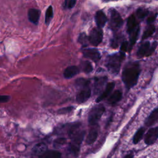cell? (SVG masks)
<instances>
[{
	"label": "cell",
	"instance_id": "23",
	"mask_svg": "<svg viewBox=\"0 0 158 158\" xmlns=\"http://www.w3.org/2000/svg\"><path fill=\"white\" fill-rule=\"evenodd\" d=\"M144 133V128L143 127H141L137 130L133 139V141L134 144H137L138 142H139V141L142 139Z\"/></svg>",
	"mask_w": 158,
	"mask_h": 158
},
{
	"label": "cell",
	"instance_id": "10",
	"mask_svg": "<svg viewBox=\"0 0 158 158\" xmlns=\"http://www.w3.org/2000/svg\"><path fill=\"white\" fill-rule=\"evenodd\" d=\"M83 54L85 57L88 58L95 62H98L101 59V54L96 49L94 48H88L83 49Z\"/></svg>",
	"mask_w": 158,
	"mask_h": 158
},
{
	"label": "cell",
	"instance_id": "19",
	"mask_svg": "<svg viewBox=\"0 0 158 158\" xmlns=\"http://www.w3.org/2000/svg\"><path fill=\"white\" fill-rule=\"evenodd\" d=\"M139 27L138 25L133 30H132L130 33H129L130 34V43H129L130 44H128L129 50H131L133 46L135 43L139 34Z\"/></svg>",
	"mask_w": 158,
	"mask_h": 158
},
{
	"label": "cell",
	"instance_id": "18",
	"mask_svg": "<svg viewBox=\"0 0 158 158\" xmlns=\"http://www.w3.org/2000/svg\"><path fill=\"white\" fill-rule=\"evenodd\" d=\"M106 80H107V78L105 77L95 78L94 86V91L95 94H97L99 91H101V90L102 89Z\"/></svg>",
	"mask_w": 158,
	"mask_h": 158
},
{
	"label": "cell",
	"instance_id": "2",
	"mask_svg": "<svg viewBox=\"0 0 158 158\" xmlns=\"http://www.w3.org/2000/svg\"><path fill=\"white\" fill-rule=\"evenodd\" d=\"M139 73V65L137 62L128 64L125 67L122 72V78L127 88H131L136 84Z\"/></svg>",
	"mask_w": 158,
	"mask_h": 158
},
{
	"label": "cell",
	"instance_id": "27",
	"mask_svg": "<svg viewBox=\"0 0 158 158\" xmlns=\"http://www.w3.org/2000/svg\"><path fill=\"white\" fill-rule=\"evenodd\" d=\"M81 68L83 71L86 73H89L93 71V66L88 61H85L81 64Z\"/></svg>",
	"mask_w": 158,
	"mask_h": 158
},
{
	"label": "cell",
	"instance_id": "14",
	"mask_svg": "<svg viewBox=\"0 0 158 158\" xmlns=\"http://www.w3.org/2000/svg\"><path fill=\"white\" fill-rule=\"evenodd\" d=\"M95 20L98 25V27H99L101 28L105 25L107 22V17L105 14L103 12V11L98 10L96 13Z\"/></svg>",
	"mask_w": 158,
	"mask_h": 158
},
{
	"label": "cell",
	"instance_id": "24",
	"mask_svg": "<svg viewBox=\"0 0 158 158\" xmlns=\"http://www.w3.org/2000/svg\"><path fill=\"white\" fill-rule=\"evenodd\" d=\"M53 17V9L51 6H49L46 11V15H45V23L46 25H48L52 19Z\"/></svg>",
	"mask_w": 158,
	"mask_h": 158
},
{
	"label": "cell",
	"instance_id": "28",
	"mask_svg": "<svg viewBox=\"0 0 158 158\" xmlns=\"http://www.w3.org/2000/svg\"><path fill=\"white\" fill-rule=\"evenodd\" d=\"M89 81L86 79L83 78H79L75 80V85L77 88H80L81 87H83L86 85H89Z\"/></svg>",
	"mask_w": 158,
	"mask_h": 158
},
{
	"label": "cell",
	"instance_id": "1",
	"mask_svg": "<svg viewBox=\"0 0 158 158\" xmlns=\"http://www.w3.org/2000/svg\"><path fill=\"white\" fill-rule=\"evenodd\" d=\"M85 135V131L84 130H79V128H78L69 136L71 138V141L67 149V158L78 157Z\"/></svg>",
	"mask_w": 158,
	"mask_h": 158
},
{
	"label": "cell",
	"instance_id": "26",
	"mask_svg": "<svg viewBox=\"0 0 158 158\" xmlns=\"http://www.w3.org/2000/svg\"><path fill=\"white\" fill-rule=\"evenodd\" d=\"M154 31H155V27L152 25H149L143 33V35L142 36V40H145L149 38L154 33Z\"/></svg>",
	"mask_w": 158,
	"mask_h": 158
},
{
	"label": "cell",
	"instance_id": "13",
	"mask_svg": "<svg viewBox=\"0 0 158 158\" xmlns=\"http://www.w3.org/2000/svg\"><path fill=\"white\" fill-rule=\"evenodd\" d=\"M79 72H80L79 68L75 65H72V66H69L67 67L65 69L63 75L65 78L69 79L73 77L76 75L78 74Z\"/></svg>",
	"mask_w": 158,
	"mask_h": 158
},
{
	"label": "cell",
	"instance_id": "35",
	"mask_svg": "<svg viewBox=\"0 0 158 158\" xmlns=\"http://www.w3.org/2000/svg\"><path fill=\"white\" fill-rule=\"evenodd\" d=\"M156 17V15L150 16L149 17H148V20H147V22H148L149 24H151V23L155 20Z\"/></svg>",
	"mask_w": 158,
	"mask_h": 158
},
{
	"label": "cell",
	"instance_id": "8",
	"mask_svg": "<svg viewBox=\"0 0 158 158\" xmlns=\"http://www.w3.org/2000/svg\"><path fill=\"white\" fill-rule=\"evenodd\" d=\"M79 89L76 96V101L79 104L85 102L90 98L91 93V89L89 85H86L79 88Z\"/></svg>",
	"mask_w": 158,
	"mask_h": 158
},
{
	"label": "cell",
	"instance_id": "11",
	"mask_svg": "<svg viewBox=\"0 0 158 158\" xmlns=\"http://www.w3.org/2000/svg\"><path fill=\"white\" fill-rule=\"evenodd\" d=\"M41 12L39 9L32 8L28 12V20L35 25H37L39 22Z\"/></svg>",
	"mask_w": 158,
	"mask_h": 158
},
{
	"label": "cell",
	"instance_id": "15",
	"mask_svg": "<svg viewBox=\"0 0 158 158\" xmlns=\"http://www.w3.org/2000/svg\"><path fill=\"white\" fill-rule=\"evenodd\" d=\"M38 158H62V154L55 150H46L38 156Z\"/></svg>",
	"mask_w": 158,
	"mask_h": 158
},
{
	"label": "cell",
	"instance_id": "30",
	"mask_svg": "<svg viewBox=\"0 0 158 158\" xmlns=\"http://www.w3.org/2000/svg\"><path fill=\"white\" fill-rule=\"evenodd\" d=\"M73 109H74V107L72 106H68V107L59 109L57 111V112L58 114H68V113L72 112Z\"/></svg>",
	"mask_w": 158,
	"mask_h": 158
},
{
	"label": "cell",
	"instance_id": "9",
	"mask_svg": "<svg viewBox=\"0 0 158 158\" xmlns=\"http://www.w3.org/2000/svg\"><path fill=\"white\" fill-rule=\"evenodd\" d=\"M158 139V127L151 128L144 136V142L148 145L153 144Z\"/></svg>",
	"mask_w": 158,
	"mask_h": 158
},
{
	"label": "cell",
	"instance_id": "7",
	"mask_svg": "<svg viewBox=\"0 0 158 158\" xmlns=\"http://www.w3.org/2000/svg\"><path fill=\"white\" fill-rule=\"evenodd\" d=\"M110 26L113 30H116L118 29L123 23L122 19L119 14V13L114 9H112L110 10Z\"/></svg>",
	"mask_w": 158,
	"mask_h": 158
},
{
	"label": "cell",
	"instance_id": "31",
	"mask_svg": "<svg viewBox=\"0 0 158 158\" xmlns=\"http://www.w3.org/2000/svg\"><path fill=\"white\" fill-rule=\"evenodd\" d=\"M78 41L83 45H86L87 44V42L89 41V39L87 37V36L85 35V33H81L78 37Z\"/></svg>",
	"mask_w": 158,
	"mask_h": 158
},
{
	"label": "cell",
	"instance_id": "4",
	"mask_svg": "<svg viewBox=\"0 0 158 158\" xmlns=\"http://www.w3.org/2000/svg\"><path fill=\"white\" fill-rule=\"evenodd\" d=\"M105 111V108L102 105L96 106L92 108L88 115V123L91 126L96 125Z\"/></svg>",
	"mask_w": 158,
	"mask_h": 158
},
{
	"label": "cell",
	"instance_id": "36",
	"mask_svg": "<svg viewBox=\"0 0 158 158\" xmlns=\"http://www.w3.org/2000/svg\"><path fill=\"white\" fill-rule=\"evenodd\" d=\"M125 158H133V154H128L125 157Z\"/></svg>",
	"mask_w": 158,
	"mask_h": 158
},
{
	"label": "cell",
	"instance_id": "16",
	"mask_svg": "<svg viewBox=\"0 0 158 158\" xmlns=\"http://www.w3.org/2000/svg\"><path fill=\"white\" fill-rule=\"evenodd\" d=\"M48 150L47 145L44 143H39L36 144L32 149V152L34 155L39 156Z\"/></svg>",
	"mask_w": 158,
	"mask_h": 158
},
{
	"label": "cell",
	"instance_id": "21",
	"mask_svg": "<svg viewBox=\"0 0 158 158\" xmlns=\"http://www.w3.org/2000/svg\"><path fill=\"white\" fill-rule=\"evenodd\" d=\"M122 93L119 90H116L115 91L109 98V99H107V102L108 103L110 104H114L115 103H117V102H118L120 99L122 98Z\"/></svg>",
	"mask_w": 158,
	"mask_h": 158
},
{
	"label": "cell",
	"instance_id": "34",
	"mask_svg": "<svg viewBox=\"0 0 158 158\" xmlns=\"http://www.w3.org/2000/svg\"><path fill=\"white\" fill-rule=\"evenodd\" d=\"M128 43L127 41H123L120 46V51L121 52H125L127 51L128 49Z\"/></svg>",
	"mask_w": 158,
	"mask_h": 158
},
{
	"label": "cell",
	"instance_id": "5",
	"mask_svg": "<svg viewBox=\"0 0 158 158\" xmlns=\"http://www.w3.org/2000/svg\"><path fill=\"white\" fill-rule=\"evenodd\" d=\"M157 46V43L154 42L152 45L150 44V43L149 41H146L142 44L141 46L139 48L138 52H137V56L138 57L141 58L144 56H150L156 49Z\"/></svg>",
	"mask_w": 158,
	"mask_h": 158
},
{
	"label": "cell",
	"instance_id": "6",
	"mask_svg": "<svg viewBox=\"0 0 158 158\" xmlns=\"http://www.w3.org/2000/svg\"><path fill=\"white\" fill-rule=\"evenodd\" d=\"M103 38V33L101 28H94L90 32L88 37L89 42L93 46H96L99 45Z\"/></svg>",
	"mask_w": 158,
	"mask_h": 158
},
{
	"label": "cell",
	"instance_id": "25",
	"mask_svg": "<svg viewBox=\"0 0 158 158\" xmlns=\"http://www.w3.org/2000/svg\"><path fill=\"white\" fill-rule=\"evenodd\" d=\"M67 142V139L64 137H59L56 138L53 141V146L54 148L58 149L61 148L63 145H64Z\"/></svg>",
	"mask_w": 158,
	"mask_h": 158
},
{
	"label": "cell",
	"instance_id": "32",
	"mask_svg": "<svg viewBox=\"0 0 158 158\" xmlns=\"http://www.w3.org/2000/svg\"><path fill=\"white\" fill-rule=\"evenodd\" d=\"M76 4V0H66L64 4V6L69 8V9H72L73 8Z\"/></svg>",
	"mask_w": 158,
	"mask_h": 158
},
{
	"label": "cell",
	"instance_id": "3",
	"mask_svg": "<svg viewBox=\"0 0 158 158\" xmlns=\"http://www.w3.org/2000/svg\"><path fill=\"white\" fill-rule=\"evenodd\" d=\"M124 57L125 53L123 52L108 56L106 65L109 71L113 74H117L120 70V65Z\"/></svg>",
	"mask_w": 158,
	"mask_h": 158
},
{
	"label": "cell",
	"instance_id": "12",
	"mask_svg": "<svg viewBox=\"0 0 158 158\" xmlns=\"http://www.w3.org/2000/svg\"><path fill=\"white\" fill-rule=\"evenodd\" d=\"M114 86H115V83L114 82L109 83L106 85V86L104 90L103 91V92L96 99V102H99L102 101L103 99H104L105 98H106L109 95V94L111 93V91L114 89Z\"/></svg>",
	"mask_w": 158,
	"mask_h": 158
},
{
	"label": "cell",
	"instance_id": "37",
	"mask_svg": "<svg viewBox=\"0 0 158 158\" xmlns=\"http://www.w3.org/2000/svg\"><path fill=\"white\" fill-rule=\"evenodd\" d=\"M105 1H110V0H105ZM112 1H115V0H112Z\"/></svg>",
	"mask_w": 158,
	"mask_h": 158
},
{
	"label": "cell",
	"instance_id": "33",
	"mask_svg": "<svg viewBox=\"0 0 158 158\" xmlns=\"http://www.w3.org/2000/svg\"><path fill=\"white\" fill-rule=\"evenodd\" d=\"M10 99V97L7 95H0V103L7 102Z\"/></svg>",
	"mask_w": 158,
	"mask_h": 158
},
{
	"label": "cell",
	"instance_id": "29",
	"mask_svg": "<svg viewBox=\"0 0 158 158\" xmlns=\"http://www.w3.org/2000/svg\"><path fill=\"white\" fill-rule=\"evenodd\" d=\"M149 13V10L147 9L139 8L136 11V15L139 19H143Z\"/></svg>",
	"mask_w": 158,
	"mask_h": 158
},
{
	"label": "cell",
	"instance_id": "22",
	"mask_svg": "<svg viewBox=\"0 0 158 158\" xmlns=\"http://www.w3.org/2000/svg\"><path fill=\"white\" fill-rule=\"evenodd\" d=\"M127 25V31L128 33H130L132 30H133L138 25V24L136 21V19L134 15H131L128 18Z\"/></svg>",
	"mask_w": 158,
	"mask_h": 158
},
{
	"label": "cell",
	"instance_id": "20",
	"mask_svg": "<svg viewBox=\"0 0 158 158\" xmlns=\"http://www.w3.org/2000/svg\"><path fill=\"white\" fill-rule=\"evenodd\" d=\"M98 135V130L96 128H92L90 131H89L86 139V143L88 144H91L95 142V141L97 139Z\"/></svg>",
	"mask_w": 158,
	"mask_h": 158
},
{
	"label": "cell",
	"instance_id": "17",
	"mask_svg": "<svg viewBox=\"0 0 158 158\" xmlns=\"http://www.w3.org/2000/svg\"><path fill=\"white\" fill-rule=\"evenodd\" d=\"M158 120V108L154 109L151 114L148 117L145 121V125L146 126H151L154 124Z\"/></svg>",
	"mask_w": 158,
	"mask_h": 158
}]
</instances>
